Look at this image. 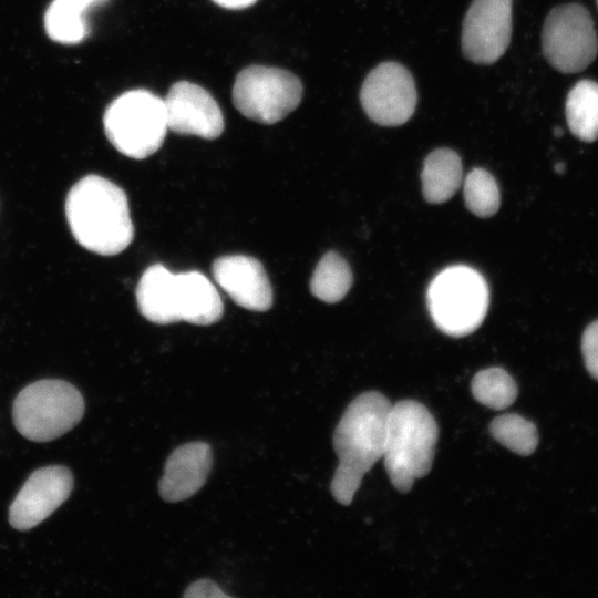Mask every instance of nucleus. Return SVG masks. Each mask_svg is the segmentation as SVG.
<instances>
[{
	"label": "nucleus",
	"instance_id": "nucleus-1",
	"mask_svg": "<svg viewBox=\"0 0 598 598\" xmlns=\"http://www.w3.org/2000/svg\"><path fill=\"white\" fill-rule=\"evenodd\" d=\"M65 215L75 240L92 252L117 255L134 238L125 192L99 175H87L72 186Z\"/></svg>",
	"mask_w": 598,
	"mask_h": 598
},
{
	"label": "nucleus",
	"instance_id": "nucleus-2",
	"mask_svg": "<svg viewBox=\"0 0 598 598\" xmlns=\"http://www.w3.org/2000/svg\"><path fill=\"white\" fill-rule=\"evenodd\" d=\"M136 301L142 316L157 324L187 321L208 326L224 311L220 296L206 276L198 271L173 274L161 264L142 275Z\"/></svg>",
	"mask_w": 598,
	"mask_h": 598
},
{
	"label": "nucleus",
	"instance_id": "nucleus-3",
	"mask_svg": "<svg viewBox=\"0 0 598 598\" xmlns=\"http://www.w3.org/2000/svg\"><path fill=\"white\" fill-rule=\"evenodd\" d=\"M437 437V424L422 403L402 400L391 405L383 458L399 492H409L416 478L430 472Z\"/></svg>",
	"mask_w": 598,
	"mask_h": 598
},
{
	"label": "nucleus",
	"instance_id": "nucleus-4",
	"mask_svg": "<svg viewBox=\"0 0 598 598\" xmlns=\"http://www.w3.org/2000/svg\"><path fill=\"white\" fill-rule=\"evenodd\" d=\"M488 287L475 269L456 265L443 269L431 281L426 303L435 326L460 338L474 332L488 309Z\"/></svg>",
	"mask_w": 598,
	"mask_h": 598
},
{
	"label": "nucleus",
	"instance_id": "nucleus-5",
	"mask_svg": "<svg viewBox=\"0 0 598 598\" xmlns=\"http://www.w3.org/2000/svg\"><path fill=\"white\" fill-rule=\"evenodd\" d=\"M80 391L62 380H40L27 385L12 406L13 423L24 437L49 442L73 429L84 414Z\"/></svg>",
	"mask_w": 598,
	"mask_h": 598
},
{
	"label": "nucleus",
	"instance_id": "nucleus-6",
	"mask_svg": "<svg viewBox=\"0 0 598 598\" xmlns=\"http://www.w3.org/2000/svg\"><path fill=\"white\" fill-rule=\"evenodd\" d=\"M103 126L121 154L146 158L158 151L168 130L164 100L144 89L124 92L106 107Z\"/></svg>",
	"mask_w": 598,
	"mask_h": 598
},
{
	"label": "nucleus",
	"instance_id": "nucleus-7",
	"mask_svg": "<svg viewBox=\"0 0 598 598\" xmlns=\"http://www.w3.org/2000/svg\"><path fill=\"white\" fill-rule=\"evenodd\" d=\"M391 405L377 391L364 392L348 405L333 433L340 465L364 476L383 457Z\"/></svg>",
	"mask_w": 598,
	"mask_h": 598
},
{
	"label": "nucleus",
	"instance_id": "nucleus-8",
	"mask_svg": "<svg viewBox=\"0 0 598 598\" xmlns=\"http://www.w3.org/2000/svg\"><path fill=\"white\" fill-rule=\"evenodd\" d=\"M302 92V83L293 73L279 68L250 65L237 74L231 97L245 117L274 124L299 105Z\"/></svg>",
	"mask_w": 598,
	"mask_h": 598
},
{
	"label": "nucleus",
	"instance_id": "nucleus-9",
	"mask_svg": "<svg viewBox=\"0 0 598 598\" xmlns=\"http://www.w3.org/2000/svg\"><path fill=\"white\" fill-rule=\"evenodd\" d=\"M542 47L546 60L563 73L586 69L598 52V38L590 13L578 3L555 7L546 17Z\"/></svg>",
	"mask_w": 598,
	"mask_h": 598
},
{
	"label": "nucleus",
	"instance_id": "nucleus-10",
	"mask_svg": "<svg viewBox=\"0 0 598 598\" xmlns=\"http://www.w3.org/2000/svg\"><path fill=\"white\" fill-rule=\"evenodd\" d=\"M417 101L414 80L398 62L377 65L364 79L360 102L368 117L382 126H399L413 115Z\"/></svg>",
	"mask_w": 598,
	"mask_h": 598
},
{
	"label": "nucleus",
	"instance_id": "nucleus-11",
	"mask_svg": "<svg viewBox=\"0 0 598 598\" xmlns=\"http://www.w3.org/2000/svg\"><path fill=\"white\" fill-rule=\"evenodd\" d=\"M512 35V0H473L463 20L462 51L478 64L496 62Z\"/></svg>",
	"mask_w": 598,
	"mask_h": 598
},
{
	"label": "nucleus",
	"instance_id": "nucleus-12",
	"mask_svg": "<svg viewBox=\"0 0 598 598\" xmlns=\"http://www.w3.org/2000/svg\"><path fill=\"white\" fill-rule=\"evenodd\" d=\"M73 477L69 468L50 465L33 472L9 508V522L28 530L50 516L70 496Z\"/></svg>",
	"mask_w": 598,
	"mask_h": 598
},
{
	"label": "nucleus",
	"instance_id": "nucleus-13",
	"mask_svg": "<svg viewBox=\"0 0 598 598\" xmlns=\"http://www.w3.org/2000/svg\"><path fill=\"white\" fill-rule=\"evenodd\" d=\"M163 100L168 130L206 140L221 135L225 126L221 110L204 87L188 81H178Z\"/></svg>",
	"mask_w": 598,
	"mask_h": 598
},
{
	"label": "nucleus",
	"instance_id": "nucleus-14",
	"mask_svg": "<svg viewBox=\"0 0 598 598\" xmlns=\"http://www.w3.org/2000/svg\"><path fill=\"white\" fill-rule=\"evenodd\" d=\"M218 286L238 306L251 311H267L272 305V289L264 266L254 257L229 255L213 264Z\"/></svg>",
	"mask_w": 598,
	"mask_h": 598
},
{
	"label": "nucleus",
	"instance_id": "nucleus-15",
	"mask_svg": "<svg viewBox=\"0 0 598 598\" xmlns=\"http://www.w3.org/2000/svg\"><path fill=\"white\" fill-rule=\"evenodd\" d=\"M213 465L210 445L203 441L176 447L167 457L158 482L161 497L176 503L192 497L205 484Z\"/></svg>",
	"mask_w": 598,
	"mask_h": 598
},
{
	"label": "nucleus",
	"instance_id": "nucleus-16",
	"mask_svg": "<svg viewBox=\"0 0 598 598\" xmlns=\"http://www.w3.org/2000/svg\"><path fill=\"white\" fill-rule=\"evenodd\" d=\"M422 192L426 202L448 200L462 183V161L451 148H436L425 158L421 172Z\"/></svg>",
	"mask_w": 598,
	"mask_h": 598
},
{
	"label": "nucleus",
	"instance_id": "nucleus-17",
	"mask_svg": "<svg viewBox=\"0 0 598 598\" xmlns=\"http://www.w3.org/2000/svg\"><path fill=\"white\" fill-rule=\"evenodd\" d=\"M566 118L571 133L581 141L598 140V83L577 82L566 99Z\"/></svg>",
	"mask_w": 598,
	"mask_h": 598
},
{
	"label": "nucleus",
	"instance_id": "nucleus-18",
	"mask_svg": "<svg viewBox=\"0 0 598 598\" xmlns=\"http://www.w3.org/2000/svg\"><path fill=\"white\" fill-rule=\"evenodd\" d=\"M352 286V272L348 262L337 252L322 256L310 281L311 293L321 301H340Z\"/></svg>",
	"mask_w": 598,
	"mask_h": 598
},
{
	"label": "nucleus",
	"instance_id": "nucleus-19",
	"mask_svg": "<svg viewBox=\"0 0 598 598\" xmlns=\"http://www.w3.org/2000/svg\"><path fill=\"white\" fill-rule=\"evenodd\" d=\"M475 400L493 410L508 408L517 398L518 389L512 375L502 368L478 371L471 383Z\"/></svg>",
	"mask_w": 598,
	"mask_h": 598
},
{
	"label": "nucleus",
	"instance_id": "nucleus-20",
	"mask_svg": "<svg viewBox=\"0 0 598 598\" xmlns=\"http://www.w3.org/2000/svg\"><path fill=\"white\" fill-rule=\"evenodd\" d=\"M491 435L512 452L527 456L538 445V432L535 424L515 414H502L489 424Z\"/></svg>",
	"mask_w": 598,
	"mask_h": 598
},
{
	"label": "nucleus",
	"instance_id": "nucleus-21",
	"mask_svg": "<svg viewBox=\"0 0 598 598\" xmlns=\"http://www.w3.org/2000/svg\"><path fill=\"white\" fill-rule=\"evenodd\" d=\"M467 209L478 217H491L499 208L501 194L492 174L483 168L472 169L464 181Z\"/></svg>",
	"mask_w": 598,
	"mask_h": 598
},
{
	"label": "nucleus",
	"instance_id": "nucleus-22",
	"mask_svg": "<svg viewBox=\"0 0 598 598\" xmlns=\"http://www.w3.org/2000/svg\"><path fill=\"white\" fill-rule=\"evenodd\" d=\"M44 29L52 41L66 45L83 41L89 30L84 16L58 0H53L44 13Z\"/></svg>",
	"mask_w": 598,
	"mask_h": 598
},
{
	"label": "nucleus",
	"instance_id": "nucleus-23",
	"mask_svg": "<svg viewBox=\"0 0 598 598\" xmlns=\"http://www.w3.org/2000/svg\"><path fill=\"white\" fill-rule=\"evenodd\" d=\"M362 478L363 476L353 470L338 464L330 484L334 499L342 505H350Z\"/></svg>",
	"mask_w": 598,
	"mask_h": 598
},
{
	"label": "nucleus",
	"instance_id": "nucleus-24",
	"mask_svg": "<svg viewBox=\"0 0 598 598\" xmlns=\"http://www.w3.org/2000/svg\"><path fill=\"white\" fill-rule=\"evenodd\" d=\"M581 352L587 371L598 381V319L585 329L581 338Z\"/></svg>",
	"mask_w": 598,
	"mask_h": 598
},
{
	"label": "nucleus",
	"instance_id": "nucleus-25",
	"mask_svg": "<svg viewBox=\"0 0 598 598\" xmlns=\"http://www.w3.org/2000/svg\"><path fill=\"white\" fill-rule=\"evenodd\" d=\"M185 598H229L219 586L210 579H198L192 582L183 594Z\"/></svg>",
	"mask_w": 598,
	"mask_h": 598
},
{
	"label": "nucleus",
	"instance_id": "nucleus-26",
	"mask_svg": "<svg viewBox=\"0 0 598 598\" xmlns=\"http://www.w3.org/2000/svg\"><path fill=\"white\" fill-rule=\"evenodd\" d=\"M69 9L73 10L76 13L82 16L85 14L86 10L95 7L97 4L104 3L106 0H58Z\"/></svg>",
	"mask_w": 598,
	"mask_h": 598
},
{
	"label": "nucleus",
	"instance_id": "nucleus-27",
	"mask_svg": "<svg viewBox=\"0 0 598 598\" xmlns=\"http://www.w3.org/2000/svg\"><path fill=\"white\" fill-rule=\"evenodd\" d=\"M217 6L229 9V10H240L255 4L258 0H212Z\"/></svg>",
	"mask_w": 598,
	"mask_h": 598
},
{
	"label": "nucleus",
	"instance_id": "nucleus-28",
	"mask_svg": "<svg viewBox=\"0 0 598 598\" xmlns=\"http://www.w3.org/2000/svg\"><path fill=\"white\" fill-rule=\"evenodd\" d=\"M597 3H598V0H597Z\"/></svg>",
	"mask_w": 598,
	"mask_h": 598
}]
</instances>
